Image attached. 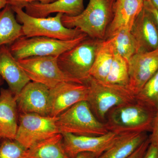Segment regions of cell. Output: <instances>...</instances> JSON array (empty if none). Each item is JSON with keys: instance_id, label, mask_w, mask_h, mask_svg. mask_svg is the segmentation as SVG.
<instances>
[{"instance_id": "31", "label": "cell", "mask_w": 158, "mask_h": 158, "mask_svg": "<svg viewBox=\"0 0 158 158\" xmlns=\"http://www.w3.org/2000/svg\"><path fill=\"white\" fill-rule=\"evenodd\" d=\"M144 7L151 12L158 28V11L154 8L150 1H144Z\"/></svg>"}, {"instance_id": "23", "label": "cell", "mask_w": 158, "mask_h": 158, "mask_svg": "<svg viewBox=\"0 0 158 158\" xmlns=\"http://www.w3.org/2000/svg\"><path fill=\"white\" fill-rule=\"evenodd\" d=\"M114 52L117 53L128 62L138 52V46L131 31H122L109 39Z\"/></svg>"}, {"instance_id": "28", "label": "cell", "mask_w": 158, "mask_h": 158, "mask_svg": "<svg viewBox=\"0 0 158 158\" xmlns=\"http://www.w3.org/2000/svg\"><path fill=\"white\" fill-rule=\"evenodd\" d=\"M151 134L149 135L150 143L158 146V110L156 113Z\"/></svg>"}, {"instance_id": "29", "label": "cell", "mask_w": 158, "mask_h": 158, "mask_svg": "<svg viewBox=\"0 0 158 158\" xmlns=\"http://www.w3.org/2000/svg\"><path fill=\"white\" fill-rule=\"evenodd\" d=\"M149 137V136H148ZM149 138L142 143L133 154L127 158H143L150 144Z\"/></svg>"}, {"instance_id": "8", "label": "cell", "mask_w": 158, "mask_h": 158, "mask_svg": "<svg viewBox=\"0 0 158 158\" xmlns=\"http://www.w3.org/2000/svg\"><path fill=\"white\" fill-rule=\"evenodd\" d=\"M57 117L35 113H20L15 141L28 149L35 144L59 133Z\"/></svg>"}, {"instance_id": "9", "label": "cell", "mask_w": 158, "mask_h": 158, "mask_svg": "<svg viewBox=\"0 0 158 158\" xmlns=\"http://www.w3.org/2000/svg\"><path fill=\"white\" fill-rule=\"evenodd\" d=\"M58 57H32L18 62L31 81L43 84L49 89L62 82L84 84L72 78L61 70L58 65Z\"/></svg>"}, {"instance_id": "25", "label": "cell", "mask_w": 158, "mask_h": 158, "mask_svg": "<svg viewBox=\"0 0 158 158\" xmlns=\"http://www.w3.org/2000/svg\"><path fill=\"white\" fill-rule=\"evenodd\" d=\"M136 99L156 112L158 110V71L136 94Z\"/></svg>"}, {"instance_id": "1", "label": "cell", "mask_w": 158, "mask_h": 158, "mask_svg": "<svg viewBox=\"0 0 158 158\" xmlns=\"http://www.w3.org/2000/svg\"><path fill=\"white\" fill-rule=\"evenodd\" d=\"M156 113L136 99L110 110L105 124L109 132L120 135L151 132Z\"/></svg>"}, {"instance_id": "14", "label": "cell", "mask_w": 158, "mask_h": 158, "mask_svg": "<svg viewBox=\"0 0 158 158\" xmlns=\"http://www.w3.org/2000/svg\"><path fill=\"white\" fill-rule=\"evenodd\" d=\"M144 4L143 0H115L113 17L107 30L106 40L119 31H131Z\"/></svg>"}, {"instance_id": "12", "label": "cell", "mask_w": 158, "mask_h": 158, "mask_svg": "<svg viewBox=\"0 0 158 158\" xmlns=\"http://www.w3.org/2000/svg\"><path fill=\"white\" fill-rule=\"evenodd\" d=\"M128 65V88L136 95L158 71V48L137 53L130 59Z\"/></svg>"}, {"instance_id": "18", "label": "cell", "mask_w": 158, "mask_h": 158, "mask_svg": "<svg viewBox=\"0 0 158 158\" xmlns=\"http://www.w3.org/2000/svg\"><path fill=\"white\" fill-rule=\"evenodd\" d=\"M25 12L34 17H47L54 13L69 16L78 15L84 11V0H57L49 4L34 2L26 5Z\"/></svg>"}, {"instance_id": "30", "label": "cell", "mask_w": 158, "mask_h": 158, "mask_svg": "<svg viewBox=\"0 0 158 158\" xmlns=\"http://www.w3.org/2000/svg\"><path fill=\"white\" fill-rule=\"evenodd\" d=\"M143 158H158V146L150 144Z\"/></svg>"}, {"instance_id": "21", "label": "cell", "mask_w": 158, "mask_h": 158, "mask_svg": "<svg viewBox=\"0 0 158 158\" xmlns=\"http://www.w3.org/2000/svg\"><path fill=\"white\" fill-rule=\"evenodd\" d=\"M23 36L22 25L16 19L10 5L0 11V47L10 45Z\"/></svg>"}, {"instance_id": "32", "label": "cell", "mask_w": 158, "mask_h": 158, "mask_svg": "<svg viewBox=\"0 0 158 158\" xmlns=\"http://www.w3.org/2000/svg\"><path fill=\"white\" fill-rule=\"evenodd\" d=\"M98 156L91 152H82L77 155L75 158H98Z\"/></svg>"}, {"instance_id": "16", "label": "cell", "mask_w": 158, "mask_h": 158, "mask_svg": "<svg viewBox=\"0 0 158 158\" xmlns=\"http://www.w3.org/2000/svg\"><path fill=\"white\" fill-rule=\"evenodd\" d=\"M0 76L7 82L15 96L31 81L7 45L0 47Z\"/></svg>"}, {"instance_id": "19", "label": "cell", "mask_w": 158, "mask_h": 158, "mask_svg": "<svg viewBox=\"0 0 158 158\" xmlns=\"http://www.w3.org/2000/svg\"><path fill=\"white\" fill-rule=\"evenodd\" d=\"M147 133H137L120 136L98 158H127L138 149L148 138Z\"/></svg>"}, {"instance_id": "13", "label": "cell", "mask_w": 158, "mask_h": 158, "mask_svg": "<svg viewBox=\"0 0 158 158\" xmlns=\"http://www.w3.org/2000/svg\"><path fill=\"white\" fill-rule=\"evenodd\" d=\"M49 91V88L43 84L29 82L15 96L19 112L48 116Z\"/></svg>"}, {"instance_id": "2", "label": "cell", "mask_w": 158, "mask_h": 158, "mask_svg": "<svg viewBox=\"0 0 158 158\" xmlns=\"http://www.w3.org/2000/svg\"><path fill=\"white\" fill-rule=\"evenodd\" d=\"M115 0H89L87 7L75 16L63 15V25L77 28L93 39L104 40L108 27L113 19Z\"/></svg>"}, {"instance_id": "36", "label": "cell", "mask_w": 158, "mask_h": 158, "mask_svg": "<svg viewBox=\"0 0 158 158\" xmlns=\"http://www.w3.org/2000/svg\"><path fill=\"white\" fill-rule=\"evenodd\" d=\"M1 79H2V77H1L0 76V84H1Z\"/></svg>"}, {"instance_id": "6", "label": "cell", "mask_w": 158, "mask_h": 158, "mask_svg": "<svg viewBox=\"0 0 158 158\" xmlns=\"http://www.w3.org/2000/svg\"><path fill=\"white\" fill-rule=\"evenodd\" d=\"M103 40L88 37L59 56V68L72 78L86 84L98 50Z\"/></svg>"}, {"instance_id": "7", "label": "cell", "mask_w": 158, "mask_h": 158, "mask_svg": "<svg viewBox=\"0 0 158 158\" xmlns=\"http://www.w3.org/2000/svg\"><path fill=\"white\" fill-rule=\"evenodd\" d=\"M83 34L75 39L62 40L44 37H21L9 47L17 60L32 57L59 56L88 38Z\"/></svg>"}, {"instance_id": "10", "label": "cell", "mask_w": 158, "mask_h": 158, "mask_svg": "<svg viewBox=\"0 0 158 158\" xmlns=\"http://www.w3.org/2000/svg\"><path fill=\"white\" fill-rule=\"evenodd\" d=\"M87 84L62 82L50 89L48 115L57 117L80 102L88 100Z\"/></svg>"}, {"instance_id": "20", "label": "cell", "mask_w": 158, "mask_h": 158, "mask_svg": "<svg viewBox=\"0 0 158 158\" xmlns=\"http://www.w3.org/2000/svg\"><path fill=\"white\" fill-rule=\"evenodd\" d=\"M27 158H70L65 151L63 136L59 133L27 150Z\"/></svg>"}, {"instance_id": "33", "label": "cell", "mask_w": 158, "mask_h": 158, "mask_svg": "<svg viewBox=\"0 0 158 158\" xmlns=\"http://www.w3.org/2000/svg\"><path fill=\"white\" fill-rule=\"evenodd\" d=\"M7 5L8 4L6 0H0V11L4 9Z\"/></svg>"}, {"instance_id": "17", "label": "cell", "mask_w": 158, "mask_h": 158, "mask_svg": "<svg viewBox=\"0 0 158 158\" xmlns=\"http://www.w3.org/2000/svg\"><path fill=\"white\" fill-rule=\"evenodd\" d=\"M19 110L16 99L9 89L0 90V137L15 140L18 127Z\"/></svg>"}, {"instance_id": "35", "label": "cell", "mask_w": 158, "mask_h": 158, "mask_svg": "<svg viewBox=\"0 0 158 158\" xmlns=\"http://www.w3.org/2000/svg\"><path fill=\"white\" fill-rule=\"evenodd\" d=\"M3 139L2 138H1L0 137V144H1V142H2V141Z\"/></svg>"}, {"instance_id": "5", "label": "cell", "mask_w": 158, "mask_h": 158, "mask_svg": "<svg viewBox=\"0 0 158 158\" xmlns=\"http://www.w3.org/2000/svg\"><path fill=\"white\" fill-rule=\"evenodd\" d=\"M11 8L16 14L17 21L22 25L23 36L26 37H44L68 40L84 34L78 29L68 28L63 25L62 13H57L54 17H34L26 13L22 8Z\"/></svg>"}, {"instance_id": "22", "label": "cell", "mask_w": 158, "mask_h": 158, "mask_svg": "<svg viewBox=\"0 0 158 158\" xmlns=\"http://www.w3.org/2000/svg\"><path fill=\"white\" fill-rule=\"evenodd\" d=\"M114 52L110 40H103L98 50L90 76L104 83L113 62Z\"/></svg>"}, {"instance_id": "34", "label": "cell", "mask_w": 158, "mask_h": 158, "mask_svg": "<svg viewBox=\"0 0 158 158\" xmlns=\"http://www.w3.org/2000/svg\"><path fill=\"white\" fill-rule=\"evenodd\" d=\"M153 6L158 11V0H149Z\"/></svg>"}, {"instance_id": "11", "label": "cell", "mask_w": 158, "mask_h": 158, "mask_svg": "<svg viewBox=\"0 0 158 158\" xmlns=\"http://www.w3.org/2000/svg\"><path fill=\"white\" fill-rule=\"evenodd\" d=\"M62 134L64 148L70 158H75L79 154L85 152L92 153L98 156L110 148L121 136L112 132L98 136Z\"/></svg>"}, {"instance_id": "37", "label": "cell", "mask_w": 158, "mask_h": 158, "mask_svg": "<svg viewBox=\"0 0 158 158\" xmlns=\"http://www.w3.org/2000/svg\"><path fill=\"white\" fill-rule=\"evenodd\" d=\"M144 1H149V0H143Z\"/></svg>"}, {"instance_id": "27", "label": "cell", "mask_w": 158, "mask_h": 158, "mask_svg": "<svg viewBox=\"0 0 158 158\" xmlns=\"http://www.w3.org/2000/svg\"><path fill=\"white\" fill-rule=\"evenodd\" d=\"M7 4L11 7H17L23 9L27 4L38 2L42 4H46L54 2L57 0H6Z\"/></svg>"}, {"instance_id": "3", "label": "cell", "mask_w": 158, "mask_h": 158, "mask_svg": "<svg viewBox=\"0 0 158 158\" xmlns=\"http://www.w3.org/2000/svg\"><path fill=\"white\" fill-rule=\"evenodd\" d=\"M88 104L98 119L105 123L108 112L113 108L136 100V95L127 87L109 85L90 77Z\"/></svg>"}, {"instance_id": "15", "label": "cell", "mask_w": 158, "mask_h": 158, "mask_svg": "<svg viewBox=\"0 0 158 158\" xmlns=\"http://www.w3.org/2000/svg\"><path fill=\"white\" fill-rule=\"evenodd\" d=\"M131 32L138 44V52H151L158 48L157 26L152 15L144 7Z\"/></svg>"}, {"instance_id": "4", "label": "cell", "mask_w": 158, "mask_h": 158, "mask_svg": "<svg viewBox=\"0 0 158 158\" xmlns=\"http://www.w3.org/2000/svg\"><path fill=\"white\" fill-rule=\"evenodd\" d=\"M59 133L79 136H98L109 132L98 119L86 101L79 102L57 116Z\"/></svg>"}, {"instance_id": "24", "label": "cell", "mask_w": 158, "mask_h": 158, "mask_svg": "<svg viewBox=\"0 0 158 158\" xmlns=\"http://www.w3.org/2000/svg\"><path fill=\"white\" fill-rule=\"evenodd\" d=\"M129 80L128 62L119 54L114 52L113 62L104 83L128 88Z\"/></svg>"}, {"instance_id": "26", "label": "cell", "mask_w": 158, "mask_h": 158, "mask_svg": "<svg viewBox=\"0 0 158 158\" xmlns=\"http://www.w3.org/2000/svg\"><path fill=\"white\" fill-rule=\"evenodd\" d=\"M27 150L15 140L3 139L0 144V158H27Z\"/></svg>"}]
</instances>
